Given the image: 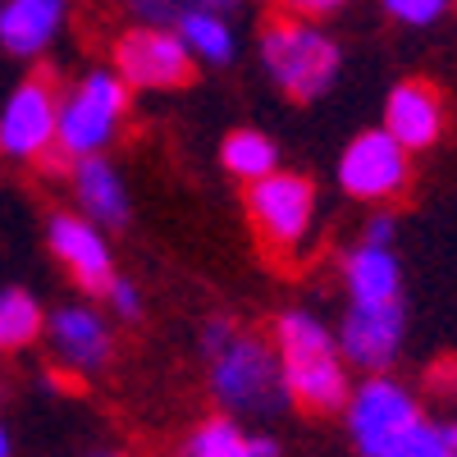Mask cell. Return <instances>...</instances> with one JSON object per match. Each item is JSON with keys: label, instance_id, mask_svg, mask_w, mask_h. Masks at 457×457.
<instances>
[{"label": "cell", "instance_id": "7", "mask_svg": "<svg viewBox=\"0 0 457 457\" xmlns=\"http://www.w3.org/2000/svg\"><path fill=\"white\" fill-rule=\"evenodd\" d=\"M416 416H421L416 398L385 370H370V379H361L357 394L348 398V430L366 457H385L389 439L403 435Z\"/></svg>", "mask_w": 457, "mask_h": 457}, {"label": "cell", "instance_id": "28", "mask_svg": "<svg viewBox=\"0 0 457 457\" xmlns=\"http://www.w3.org/2000/svg\"><path fill=\"white\" fill-rule=\"evenodd\" d=\"M10 453V435H5V426H0V457Z\"/></svg>", "mask_w": 457, "mask_h": 457}, {"label": "cell", "instance_id": "12", "mask_svg": "<svg viewBox=\"0 0 457 457\" xmlns=\"http://www.w3.org/2000/svg\"><path fill=\"white\" fill-rule=\"evenodd\" d=\"M46 334H51V348L60 357V366L69 370H101L114 353V338H110V325L92 312V307H60L51 320H46Z\"/></svg>", "mask_w": 457, "mask_h": 457}, {"label": "cell", "instance_id": "4", "mask_svg": "<svg viewBox=\"0 0 457 457\" xmlns=\"http://www.w3.org/2000/svg\"><path fill=\"white\" fill-rule=\"evenodd\" d=\"M124 114H129V83L120 79V69H92L60 101V124H55V146H51L55 161H79V156L101 151L120 133Z\"/></svg>", "mask_w": 457, "mask_h": 457}, {"label": "cell", "instance_id": "9", "mask_svg": "<svg viewBox=\"0 0 457 457\" xmlns=\"http://www.w3.org/2000/svg\"><path fill=\"white\" fill-rule=\"evenodd\" d=\"M403 329L407 316L398 297H353L343 312L338 353L361 370H385L403 348Z\"/></svg>", "mask_w": 457, "mask_h": 457}, {"label": "cell", "instance_id": "16", "mask_svg": "<svg viewBox=\"0 0 457 457\" xmlns=\"http://www.w3.org/2000/svg\"><path fill=\"white\" fill-rule=\"evenodd\" d=\"M343 284L353 297H398L403 288V270L389 247L379 243H357L343 256Z\"/></svg>", "mask_w": 457, "mask_h": 457}, {"label": "cell", "instance_id": "11", "mask_svg": "<svg viewBox=\"0 0 457 457\" xmlns=\"http://www.w3.org/2000/svg\"><path fill=\"white\" fill-rule=\"evenodd\" d=\"M51 252L60 256V265L73 275L83 293H96L105 297L110 284H114V261H110V247H105V234L101 224L87 220V215H51Z\"/></svg>", "mask_w": 457, "mask_h": 457}, {"label": "cell", "instance_id": "26", "mask_svg": "<svg viewBox=\"0 0 457 457\" xmlns=\"http://www.w3.org/2000/svg\"><path fill=\"white\" fill-rule=\"evenodd\" d=\"M430 389H444V394L457 389V361H439V366L430 370Z\"/></svg>", "mask_w": 457, "mask_h": 457}, {"label": "cell", "instance_id": "25", "mask_svg": "<svg viewBox=\"0 0 457 457\" xmlns=\"http://www.w3.org/2000/svg\"><path fill=\"white\" fill-rule=\"evenodd\" d=\"M361 243H379V247H389L394 243V215H375L366 224V238Z\"/></svg>", "mask_w": 457, "mask_h": 457}, {"label": "cell", "instance_id": "5", "mask_svg": "<svg viewBox=\"0 0 457 457\" xmlns=\"http://www.w3.org/2000/svg\"><path fill=\"white\" fill-rule=\"evenodd\" d=\"M247 215L270 256H293L316 224V187L302 174H261L247 183Z\"/></svg>", "mask_w": 457, "mask_h": 457}, {"label": "cell", "instance_id": "2", "mask_svg": "<svg viewBox=\"0 0 457 457\" xmlns=\"http://www.w3.org/2000/svg\"><path fill=\"white\" fill-rule=\"evenodd\" d=\"M275 348L284 366V385L297 407L334 416L348 407V375L338 361V343L312 312H284L275 320Z\"/></svg>", "mask_w": 457, "mask_h": 457}, {"label": "cell", "instance_id": "15", "mask_svg": "<svg viewBox=\"0 0 457 457\" xmlns=\"http://www.w3.org/2000/svg\"><path fill=\"white\" fill-rule=\"evenodd\" d=\"M73 193H79V206L87 220H96L101 228H120L129 224V193L120 174H114V165L101 156V151H92V156H79L73 161Z\"/></svg>", "mask_w": 457, "mask_h": 457}, {"label": "cell", "instance_id": "18", "mask_svg": "<svg viewBox=\"0 0 457 457\" xmlns=\"http://www.w3.org/2000/svg\"><path fill=\"white\" fill-rule=\"evenodd\" d=\"M46 329V316L37 297L23 288H0V353L28 348V343Z\"/></svg>", "mask_w": 457, "mask_h": 457}, {"label": "cell", "instance_id": "1", "mask_svg": "<svg viewBox=\"0 0 457 457\" xmlns=\"http://www.w3.org/2000/svg\"><path fill=\"white\" fill-rule=\"evenodd\" d=\"M206 361H211V394L224 411L270 421V416L293 407V394L284 385V366H279V348H270L261 334H247L234 325V334L215 353H206Z\"/></svg>", "mask_w": 457, "mask_h": 457}, {"label": "cell", "instance_id": "27", "mask_svg": "<svg viewBox=\"0 0 457 457\" xmlns=\"http://www.w3.org/2000/svg\"><path fill=\"white\" fill-rule=\"evenodd\" d=\"M275 453H279L275 439H256V435L247 439V457H275Z\"/></svg>", "mask_w": 457, "mask_h": 457}, {"label": "cell", "instance_id": "24", "mask_svg": "<svg viewBox=\"0 0 457 457\" xmlns=\"http://www.w3.org/2000/svg\"><path fill=\"white\" fill-rule=\"evenodd\" d=\"M343 5H348V0H284V10L297 14V19H325V14H334Z\"/></svg>", "mask_w": 457, "mask_h": 457}, {"label": "cell", "instance_id": "22", "mask_svg": "<svg viewBox=\"0 0 457 457\" xmlns=\"http://www.w3.org/2000/svg\"><path fill=\"white\" fill-rule=\"evenodd\" d=\"M385 10L398 19V23H411V28H430L444 19L448 0H385Z\"/></svg>", "mask_w": 457, "mask_h": 457}, {"label": "cell", "instance_id": "3", "mask_svg": "<svg viewBox=\"0 0 457 457\" xmlns=\"http://www.w3.org/2000/svg\"><path fill=\"white\" fill-rule=\"evenodd\" d=\"M261 60L270 83L288 96V101H320L334 79H338V46L316 28V19H275L261 32Z\"/></svg>", "mask_w": 457, "mask_h": 457}, {"label": "cell", "instance_id": "19", "mask_svg": "<svg viewBox=\"0 0 457 457\" xmlns=\"http://www.w3.org/2000/svg\"><path fill=\"white\" fill-rule=\"evenodd\" d=\"M174 28L183 32V42L193 46L197 60H206V64H228V60H234V32H228L224 14L197 10V14H183Z\"/></svg>", "mask_w": 457, "mask_h": 457}, {"label": "cell", "instance_id": "6", "mask_svg": "<svg viewBox=\"0 0 457 457\" xmlns=\"http://www.w3.org/2000/svg\"><path fill=\"white\" fill-rule=\"evenodd\" d=\"M114 69L129 87L142 92H165V87H183L197 69L193 46L183 42V32L170 23H142L129 28L120 42H114Z\"/></svg>", "mask_w": 457, "mask_h": 457}, {"label": "cell", "instance_id": "14", "mask_svg": "<svg viewBox=\"0 0 457 457\" xmlns=\"http://www.w3.org/2000/svg\"><path fill=\"white\" fill-rule=\"evenodd\" d=\"M69 14V0H5L0 5V46L19 60L42 55Z\"/></svg>", "mask_w": 457, "mask_h": 457}, {"label": "cell", "instance_id": "29", "mask_svg": "<svg viewBox=\"0 0 457 457\" xmlns=\"http://www.w3.org/2000/svg\"><path fill=\"white\" fill-rule=\"evenodd\" d=\"M453 448H457V426H453Z\"/></svg>", "mask_w": 457, "mask_h": 457}, {"label": "cell", "instance_id": "21", "mask_svg": "<svg viewBox=\"0 0 457 457\" xmlns=\"http://www.w3.org/2000/svg\"><path fill=\"white\" fill-rule=\"evenodd\" d=\"M243 0H124V10L142 23H179L183 14H197V10H215V14H234Z\"/></svg>", "mask_w": 457, "mask_h": 457}, {"label": "cell", "instance_id": "8", "mask_svg": "<svg viewBox=\"0 0 457 457\" xmlns=\"http://www.w3.org/2000/svg\"><path fill=\"white\" fill-rule=\"evenodd\" d=\"M343 193L357 202H394L407 187V146L389 129L361 133L338 161Z\"/></svg>", "mask_w": 457, "mask_h": 457}, {"label": "cell", "instance_id": "13", "mask_svg": "<svg viewBox=\"0 0 457 457\" xmlns=\"http://www.w3.org/2000/svg\"><path fill=\"white\" fill-rule=\"evenodd\" d=\"M385 129L407 146V151H426L444 133V101L430 83H398L385 105Z\"/></svg>", "mask_w": 457, "mask_h": 457}, {"label": "cell", "instance_id": "20", "mask_svg": "<svg viewBox=\"0 0 457 457\" xmlns=\"http://www.w3.org/2000/svg\"><path fill=\"white\" fill-rule=\"evenodd\" d=\"M247 439L252 435L238 426V416L224 411L187 435V457H247Z\"/></svg>", "mask_w": 457, "mask_h": 457}, {"label": "cell", "instance_id": "17", "mask_svg": "<svg viewBox=\"0 0 457 457\" xmlns=\"http://www.w3.org/2000/svg\"><path fill=\"white\" fill-rule=\"evenodd\" d=\"M220 161H224V170L234 174V179H261V174H270V170H279V151H275V142L265 137V133H256V129H234L224 137V146H220Z\"/></svg>", "mask_w": 457, "mask_h": 457}, {"label": "cell", "instance_id": "10", "mask_svg": "<svg viewBox=\"0 0 457 457\" xmlns=\"http://www.w3.org/2000/svg\"><path fill=\"white\" fill-rule=\"evenodd\" d=\"M60 101L46 79H28L0 105V156L10 161H42L55 146Z\"/></svg>", "mask_w": 457, "mask_h": 457}, {"label": "cell", "instance_id": "23", "mask_svg": "<svg viewBox=\"0 0 457 457\" xmlns=\"http://www.w3.org/2000/svg\"><path fill=\"white\" fill-rule=\"evenodd\" d=\"M105 302L114 307V316H120V320H137V316H142V293H137V284H129V279H120V275H114Z\"/></svg>", "mask_w": 457, "mask_h": 457}]
</instances>
